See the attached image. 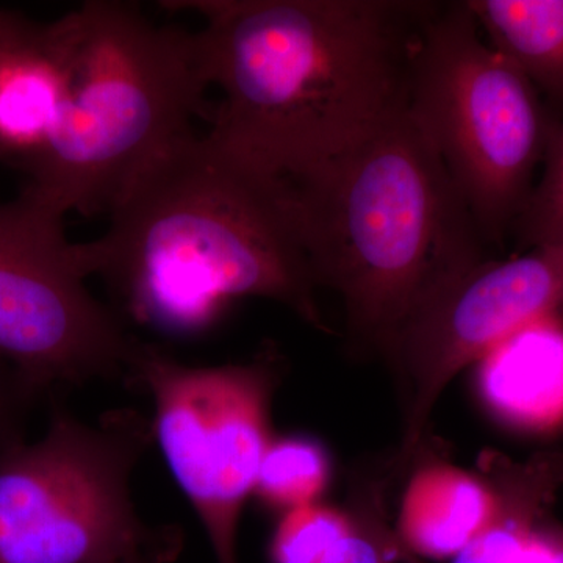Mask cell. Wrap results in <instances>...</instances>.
I'll return each mask as SVG.
<instances>
[{
	"mask_svg": "<svg viewBox=\"0 0 563 563\" xmlns=\"http://www.w3.org/2000/svg\"><path fill=\"white\" fill-rule=\"evenodd\" d=\"M201 18L209 135L236 157L298 180L407 107L433 3L401 0H172Z\"/></svg>",
	"mask_w": 563,
	"mask_h": 563,
	"instance_id": "1",
	"label": "cell"
},
{
	"mask_svg": "<svg viewBox=\"0 0 563 563\" xmlns=\"http://www.w3.org/2000/svg\"><path fill=\"white\" fill-rule=\"evenodd\" d=\"M109 217L101 236L76 243L77 257L152 331L199 335L244 298L279 302L328 331L290 181L209 133L177 141Z\"/></svg>",
	"mask_w": 563,
	"mask_h": 563,
	"instance_id": "2",
	"label": "cell"
},
{
	"mask_svg": "<svg viewBox=\"0 0 563 563\" xmlns=\"http://www.w3.org/2000/svg\"><path fill=\"white\" fill-rule=\"evenodd\" d=\"M288 181L318 285L342 296L362 350L385 357L443 285L485 258L472 211L407 107Z\"/></svg>",
	"mask_w": 563,
	"mask_h": 563,
	"instance_id": "3",
	"label": "cell"
},
{
	"mask_svg": "<svg viewBox=\"0 0 563 563\" xmlns=\"http://www.w3.org/2000/svg\"><path fill=\"white\" fill-rule=\"evenodd\" d=\"M73 87L54 135L22 172L21 195L62 217L114 203L207 111L198 32L158 25L136 7L95 0L73 10Z\"/></svg>",
	"mask_w": 563,
	"mask_h": 563,
	"instance_id": "4",
	"label": "cell"
},
{
	"mask_svg": "<svg viewBox=\"0 0 563 563\" xmlns=\"http://www.w3.org/2000/svg\"><path fill=\"white\" fill-rule=\"evenodd\" d=\"M151 443L136 410L85 421L55 407L38 440L0 457V563L176 561L180 529L147 523L133 501Z\"/></svg>",
	"mask_w": 563,
	"mask_h": 563,
	"instance_id": "5",
	"label": "cell"
},
{
	"mask_svg": "<svg viewBox=\"0 0 563 563\" xmlns=\"http://www.w3.org/2000/svg\"><path fill=\"white\" fill-rule=\"evenodd\" d=\"M407 111L485 243L501 244L531 196L554 120L531 81L485 40L465 2L433 3L413 54Z\"/></svg>",
	"mask_w": 563,
	"mask_h": 563,
	"instance_id": "6",
	"label": "cell"
},
{
	"mask_svg": "<svg viewBox=\"0 0 563 563\" xmlns=\"http://www.w3.org/2000/svg\"><path fill=\"white\" fill-rule=\"evenodd\" d=\"M274 347L220 366L177 362L141 344L128 384L154 402L152 435L206 529L217 563H239L244 506L274 439L282 361Z\"/></svg>",
	"mask_w": 563,
	"mask_h": 563,
	"instance_id": "7",
	"label": "cell"
},
{
	"mask_svg": "<svg viewBox=\"0 0 563 563\" xmlns=\"http://www.w3.org/2000/svg\"><path fill=\"white\" fill-rule=\"evenodd\" d=\"M65 220L24 195L0 203V357L43 395L128 384L143 344L88 290Z\"/></svg>",
	"mask_w": 563,
	"mask_h": 563,
	"instance_id": "8",
	"label": "cell"
},
{
	"mask_svg": "<svg viewBox=\"0 0 563 563\" xmlns=\"http://www.w3.org/2000/svg\"><path fill=\"white\" fill-rule=\"evenodd\" d=\"M563 317V246L474 263L407 321L385 354L402 402L404 457L420 446L433 409L466 366L507 335Z\"/></svg>",
	"mask_w": 563,
	"mask_h": 563,
	"instance_id": "9",
	"label": "cell"
},
{
	"mask_svg": "<svg viewBox=\"0 0 563 563\" xmlns=\"http://www.w3.org/2000/svg\"><path fill=\"white\" fill-rule=\"evenodd\" d=\"M73 11L51 24L18 22L0 41V162L24 169L49 143L73 87Z\"/></svg>",
	"mask_w": 563,
	"mask_h": 563,
	"instance_id": "10",
	"label": "cell"
},
{
	"mask_svg": "<svg viewBox=\"0 0 563 563\" xmlns=\"http://www.w3.org/2000/svg\"><path fill=\"white\" fill-rule=\"evenodd\" d=\"M474 365L477 398L496 421L539 435L563 428V317L529 322Z\"/></svg>",
	"mask_w": 563,
	"mask_h": 563,
	"instance_id": "11",
	"label": "cell"
},
{
	"mask_svg": "<svg viewBox=\"0 0 563 563\" xmlns=\"http://www.w3.org/2000/svg\"><path fill=\"white\" fill-rule=\"evenodd\" d=\"M487 472L495 514L453 563H553L551 509L562 487L550 451L523 462L492 457Z\"/></svg>",
	"mask_w": 563,
	"mask_h": 563,
	"instance_id": "12",
	"label": "cell"
},
{
	"mask_svg": "<svg viewBox=\"0 0 563 563\" xmlns=\"http://www.w3.org/2000/svg\"><path fill=\"white\" fill-rule=\"evenodd\" d=\"M495 509L490 481L451 463H428L402 493L395 533L410 554L446 561L484 531Z\"/></svg>",
	"mask_w": 563,
	"mask_h": 563,
	"instance_id": "13",
	"label": "cell"
},
{
	"mask_svg": "<svg viewBox=\"0 0 563 563\" xmlns=\"http://www.w3.org/2000/svg\"><path fill=\"white\" fill-rule=\"evenodd\" d=\"M485 40L563 106V0H466Z\"/></svg>",
	"mask_w": 563,
	"mask_h": 563,
	"instance_id": "14",
	"label": "cell"
},
{
	"mask_svg": "<svg viewBox=\"0 0 563 563\" xmlns=\"http://www.w3.org/2000/svg\"><path fill=\"white\" fill-rule=\"evenodd\" d=\"M331 483V459L309 437H276L263 457L254 495L285 512L320 503Z\"/></svg>",
	"mask_w": 563,
	"mask_h": 563,
	"instance_id": "15",
	"label": "cell"
},
{
	"mask_svg": "<svg viewBox=\"0 0 563 563\" xmlns=\"http://www.w3.org/2000/svg\"><path fill=\"white\" fill-rule=\"evenodd\" d=\"M512 232L523 246H563V113L553 121L543 173Z\"/></svg>",
	"mask_w": 563,
	"mask_h": 563,
	"instance_id": "16",
	"label": "cell"
},
{
	"mask_svg": "<svg viewBox=\"0 0 563 563\" xmlns=\"http://www.w3.org/2000/svg\"><path fill=\"white\" fill-rule=\"evenodd\" d=\"M350 526V514L321 503L288 510L269 544L272 562L322 563Z\"/></svg>",
	"mask_w": 563,
	"mask_h": 563,
	"instance_id": "17",
	"label": "cell"
},
{
	"mask_svg": "<svg viewBox=\"0 0 563 563\" xmlns=\"http://www.w3.org/2000/svg\"><path fill=\"white\" fill-rule=\"evenodd\" d=\"M402 547L374 517H354L351 526L325 554L322 563H415Z\"/></svg>",
	"mask_w": 563,
	"mask_h": 563,
	"instance_id": "18",
	"label": "cell"
},
{
	"mask_svg": "<svg viewBox=\"0 0 563 563\" xmlns=\"http://www.w3.org/2000/svg\"><path fill=\"white\" fill-rule=\"evenodd\" d=\"M38 390L10 362L0 357V457L25 440V424Z\"/></svg>",
	"mask_w": 563,
	"mask_h": 563,
	"instance_id": "19",
	"label": "cell"
},
{
	"mask_svg": "<svg viewBox=\"0 0 563 563\" xmlns=\"http://www.w3.org/2000/svg\"><path fill=\"white\" fill-rule=\"evenodd\" d=\"M550 537L554 550L553 563H563V525L555 520L551 521Z\"/></svg>",
	"mask_w": 563,
	"mask_h": 563,
	"instance_id": "20",
	"label": "cell"
},
{
	"mask_svg": "<svg viewBox=\"0 0 563 563\" xmlns=\"http://www.w3.org/2000/svg\"><path fill=\"white\" fill-rule=\"evenodd\" d=\"M551 462H553L555 476L563 488V451H550Z\"/></svg>",
	"mask_w": 563,
	"mask_h": 563,
	"instance_id": "21",
	"label": "cell"
},
{
	"mask_svg": "<svg viewBox=\"0 0 563 563\" xmlns=\"http://www.w3.org/2000/svg\"><path fill=\"white\" fill-rule=\"evenodd\" d=\"M125 563H151V562H147V561H132V562H125Z\"/></svg>",
	"mask_w": 563,
	"mask_h": 563,
	"instance_id": "22",
	"label": "cell"
},
{
	"mask_svg": "<svg viewBox=\"0 0 563 563\" xmlns=\"http://www.w3.org/2000/svg\"><path fill=\"white\" fill-rule=\"evenodd\" d=\"M415 563H420V562H415Z\"/></svg>",
	"mask_w": 563,
	"mask_h": 563,
	"instance_id": "23",
	"label": "cell"
}]
</instances>
